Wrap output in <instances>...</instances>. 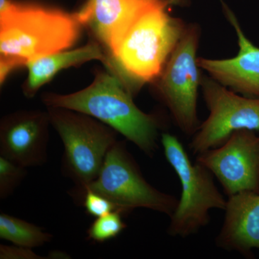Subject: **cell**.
<instances>
[{
  "mask_svg": "<svg viewBox=\"0 0 259 259\" xmlns=\"http://www.w3.org/2000/svg\"><path fill=\"white\" fill-rule=\"evenodd\" d=\"M134 95L111 71H99L93 83L69 95L47 93V107H61L97 119L122 135L149 157L158 149L159 132L166 128L162 116L147 114L134 103Z\"/></svg>",
  "mask_w": 259,
  "mask_h": 259,
  "instance_id": "1",
  "label": "cell"
},
{
  "mask_svg": "<svg viewBox=\"0 0 259 259\" xmlns=\"http://www.w3.org/2000/svg\"><path fill=\"white\" fill-rule=\"evenodd\" d=\"M168 3L141 15L107 57V69L136 95L146 83L159 77L187 25L168 14Z\"/></svg>",
  "mask_w": 259,
  "mask_h": 259,
  "instance_id": "2",
  "label": "cell"
},
{
  "mask_svg": "<svg viewBox=\"0 0 259 259\" xmlns=\"http://www.w3.org/2000/svg\"><path fill=\"white\" fill-rule=\"evenodd\" d=\"M82 25L56 8L0 0V52L28 62L74 47Z\"/></svg>",
  "mask_w": 259,
  "mask_h": 259,
  "instance_id": "3",
  "label": "cell"
},
{
  "mask_svg": "<svg viewBox=\"0 0 259 259\" xmlns=\"http://www.w3.org/2000/svg\"><path fill=\"white\" fill-rule=\"evenodd\" d=\"M161 143L165 157L182 187L176 209L169 217L167 233L170 236L187 238L209 224L211 209L224 210L227 199L216 186L212 172L198 162L192 163L178 138L163 133Z\"/></svg>",
  "mask_w": 259,
  "mask_h": 259,
  "instance_id": "4",
  "label": "cell"
},
{
  "mask_svg": "<svg viewBox=\"0 0 259 259\" xmlns=\"http://www.w3.org/2000/svg\"><path fill=\"white\" fill-rule=\"evenodd\" d=\"M51 125L64 146L63 168L76 184V194L98 177L107 153L117 141L118 133L81 112L48 107Z\"/></svg>",
  "mask_w": 259,
  "mask_h": 259,
  "instance_id": "5",
  "label": "cell"
},
{
  "mask_svg": "<svg viewBox=\"0 0 259 259\" xmlns=\"http://www.w3.org/2000/svg\"><path fill=\"white\" fill-rule=\"evenodd\" d=\"M87 188L110 199L124 214L145 208L170 217L179 201L148 183L124 141H117L109 150L98 177L76 197Z\"/></svg>",
  "mask_w": 259,
  "mask_h": 259,
  "instance_id": "6",
  "label": "cell"
},
{
  "mask_svg": "<svg viewBox=\"0 0 259 259\" xmlns=\"http://www.w3.org/2000/svg\"><path fill=\"white\" fill-rule=\"evenodd\" d=\"M199 26L187 25L185 32L156 80V93L172 120L186 136L192 137L200 123L197 95L202 76L197 63Z\"/></svg>",
  "mask_w": 259,
  "mask_h": 259,
  "instance_id": "7",
  "label": "cell"
},
{
  "mask_svg": "<svg viewBox=\"0 0 259 259\" xmlns=\"http://www.w3.org/2000/svg\"><path fill=\"white\" fill-rule=\"evenodd\" d=\"M201 88L209 116L191 139L193 154L218 147L235 131H259V98L238 95L210 76H202Z\"/></svg>",
  "mask_w": 259,
  "mask_h": 259,
  "instance_id": "8",
  "label": "cell"
},
{
  "mask_svg": "<svg viewBox=\"0 0 259 259\" xmlns=\"http://www.w3.org/2000/svg\"><path fill=\"white\" fill-rule=\"evenodd\" d=\"M222 186L227 197L241 192L259 193V136L256 131H235L218 147L197 155Z\"/></svg>",
  "mask_w": 259,
  "mask_h": 259,
  "instance_id": "9",
  "label": "cell"
},
{
  "mask_svg": "<svg viewBox=\"0 0 259 259\" xmlns=\"http://www.w3.org/2000/svg\"><path fill=\"white\" fill-rule=\"evenodd\" d=\"M167 0H86L74 14L89 29L107 57L117 49L135 22Z\"/></svg>",
  "mask_w": 259,
  "mask_h": 259,
  "instance_id": "10",
  "label": "cell"
},
{
  "mask_svg": "<svg viewBox=\"0 0 259 259\" xmlns=\"http://www.w3.org/2000/svg\"><path fill=\"white\" fill-rule=\"evenodd\" d=\"M50 124L48 112L20 111L5 116L0 123V155L25 168L45 164Z\"/></svg>",
  "mask_w": 259,
  "mask_h": 259,
  "instance_id": "11",
  "label": "cell"
},
{
  "mask_svg": "<svg viewBox=\"0 0 259 259\" xmlns=\"http://www.w3.org/2000/svg\"><path fill=\"white\" fill-rule=\"evenodd\" d=\"M225 14L236 30L239 51L228 59L197 58L200 69L205 70L214 81L245 97L259 98V47L245 36L238 20L226 5Z\"/></svg>",
  "mask_w": 259,
  "mask_h": 259,
  "instance_id": "12",
  "label": "cell"
},
{
  "mask_svg": "<svg viewBox=\"0 0 259 259\" xmlns=\"http://www.w3.org/2000/svg\"><path fill=\"white\" fill-rule=\"evenodd\" d=\"M224 211L216 246L254 258L253 250H259V193L241 192L230 196Z\"/></svg>",
  "mask_w": 259,
  "mask_h": 259,
  "instance_id": "13",
  "label": "cell"
},
{
  "mask_svg": "<svg viewBox=\"0 0 259 259\" xmlns=\"http://www.w3.org/2000/svg\"><path fill=\"white\" fill-rule=\"evenodd\" d=\"M93 60L107 63V56L98 42H88L73 50L54 53L27 62L28 74L23 90L25 96L32 97L42 86L49 82L61 70L79 66Z\"/></svg>",
  "mask_w": 259,
  "mask_h": 259,
  "instance_id": "14",
  "label": "cell"
},
{
  "mask_svg": "<svg viewBox=\"0 0 259 259\" xmlns=\"http://www.w3.org/2000/svg\"><path fill=\"white\" fill-rule=\"evenodd\" d=\"M0 238L19 246L33 248L49 243L52 240L53 236L44 231L41 227L14 216L1 213Z\"/></svg>",
  "mask_w": 259,
  "mask_h": 259,
  "instance_id": "15",
  "label": "cell"
},
{
  "mask_svg": "<svg viewBox=\"0 0 259 259\" xmlns=\"http://www.w3.org/2000/svg\"><path fill=\"white\" fill-rule=\"evenodd\" d=\"M123 213L116 210L97 218L89 228L88 238L97 243L113 239L127 228L122 220Z\"/></svg>",
  "mask_w": 259,
  "mask_h": 259,
  "instance_id": "16",
  "label": "cell"
},
{
  "mask_svg": "<svg viewBox=\"0 0 259 259\" xmlns=\"http://www.w3.org/2000/svg\"><path fill=\"white\" fill-rule=\"evenodd\" d=\"M26 168L0 156V199H6L14 193L27 176Z\"/></svg>",
  "mask_w": 259,
  "mask_h": 259,
  "instance_id": "17",
  "label": "cell"
},
{
  "mask_svg": "<svg viewBox=\"0 0 259 259\" xmlns=\"http://www.w3.org/2000/svg\"><path fill=\"white\" fill-rule=\"evenodd\" d=\"M79 195L82 198V204L85 210L93 217L97 218L114 211H120L110 199L90 189H84Z\"/></svg>",
  "mask_w": 259,
  "mask_h": 259,
  "instance_id": "18",
  "label": "cell"
},
{
  "mask_svg": "<svg viewBox=\"0 0 259 259\" xmlns=\"http://www.w3.org/2000/svg\"><path fill=\"white\" fill-rule=\"evenodd\" d=\"M0 258L1 259H42L44 257L36 254L31 248H25L14 245H0Z\"/></svg>",
  "mask_w": 259,
  "mask_h": 259,
  "instance_id": "19",
  "label": "cell"
},
{
  "mask_svg": "<svg viewBox=\"0 0 259 259\" xmlns=\"http://www.w3.org/2000/svg\"><path fill=\"white\" fill-rule=\"evenodd\" d=\"M27 61L22 58L1 54L0 59V82L3 84L12 71L20 66H26Z\"/></svg>",
  "mask_w": 259,
  "mask_h": 259,
  "instance_id": "20",
  "label": "cell"
},
{
  "mask_svg": "<svg viewBox=\"0 0 259 259\" xmlns=\"http://www.w3.org/2000/svg\"><path fill=\"white\" fill-rule=\"evenodd\" d=\"M169 5H178V6H184L187 5L189 0H167Z\"/></svg>",
  "mask_w": 259,
  "mask_h": 259,
  "instance_id": "21",
  "label": "cell"
}]
</instances>
